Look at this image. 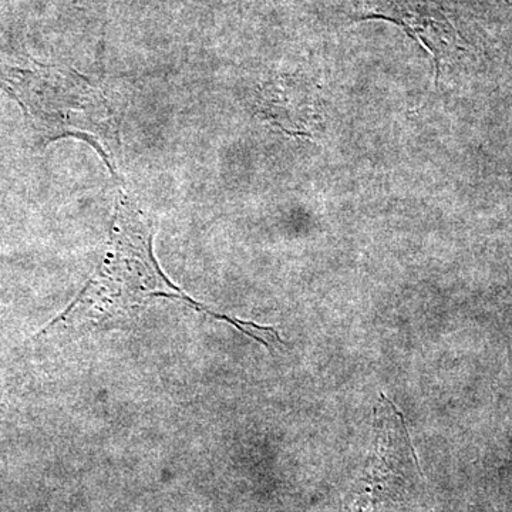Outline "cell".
Segmentation results:
<instances>
[{
    "label": "cell",
    "mask_w": 512,
    "mask_h": 512,
    "mask_svg": "<svg viewBox=\"0 0 512 512\" xmlns=\"http://www.w3.org/2000/svg\"><path fill=\"white\" fill-rule=\"evenodd\" d=\"M154 224L131 195L121 194L109 242L99 268L57 323L93 325L136 315L154 299H175L195 311L225 320L249 338L262 326L212 312L178 288L158 265L153 249Z\"/></svg>",
    "instance_id": "cell-1"
},
{
    "label": "cell",
    "mask_w": 512,
    "mask_h": 512,
    "mask_svg": "<svg viewBox=\"0 0 512 512\" xmlns=\"http://www.w3.org/2000/svg\"><path fill=\"white\" fill-rule=\"evenodd\" d=\"M0 87L22 107L40 146L76 138L120 178V111L92 80L72 69L29 62L6 67Z\"/></svg>",
    "instance_id": "cell-2"
},
{
    "label": "cell",
    "mask_w": 512,
    "mask_h": 512,
    "mask_svg": "<svg viewBox=\"0 0 512 512\" xmlns=\"http://www.w3.org/2000/svg\"><path fill=\"white\" fill-rule=\"evenodd\" d=\"M362 9L363 19L389 20L416 39L433 57L439 79L441 60L456 33L436 0H362Z\"/></svg>",
    "instance_id": "cell-3"
}]
</instances>
